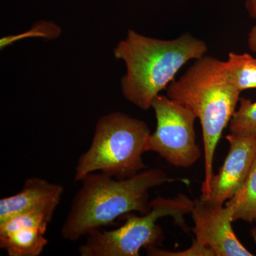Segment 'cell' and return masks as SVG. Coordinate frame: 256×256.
Wrapping results in <instances>:
<instances>
[{
	"label": "cell",
	"instance_id": "4fadbf2b",
	"mask_svg": "<svg viewBox=\"0 0 256 256\" xmlns=\"http://www.w3.org/2000/svg\"><path fill=\"white\" fill-rule=\"evenodd\" d=\"M238 110L234 112L229 124L232 134L256 136V101L240 98Z\"/></svg>",
	"mask_w": 256,
	"mask_h": 256
},
{
	"label": "cell",
	"instance_id": "7c38bea8",
	"mask_svg": "<svg viewBox=\"0 0 256 256\" xmlns=\"http://www.w3.org/2000/svg\"><path fill=\"white\" fill-rule=\"evenodd\" d=\"M226 204L233 206L234 222H256V159L242 188Z\"/></svg>",
	"mask_w": 256,
	"mask_h": 256
},
{
	"label": "cell",
	"instance_id": "2e32d148",
	"mask_svg": "<svg viewBox=\"0 0 256 256\" xmlns=\"http://www.w3.org/2000/svg\"><path fill=\"white\" fill-rule=\"evenodd\" d=\"M246 8L249 14L256 18V0H247ZM248 46L252 52L256 53V25L250 30L248 36Z\"/></svg>",
	"mask_w": 256,
	"mask_h": 256
},
{
	"label": "cell",
	"instance_id": "9c48e42d",
	"mask_svg": "<svg viewBox=\"0 0 256 256\" xmlns=\"http://www.w3.org/2000/svg\"><path fill=\"white\" fill-rule=\"evenodd\" d=\"M55 208L18 214L0 223V248L10 256H38L48 244L45 237Z\"/></svg>",
	"mask_w": 256,
	"mask_h": 256
},
{
	"label": "cell",
	"instance_id": "7a4b0ae2",
	"mask_svg": "<svg viewBox=\"0 0 256 256\" xmlns=\"http://www.w3.org/2000/svg\"><path fill=\"white\" fill-rule=\"evenodd\" d=\"M207 52L206 42L190 33L162 40L130 30L114 50V57L124 60L127 68L121 80L124 97L139 108L149 110L154 98L168 88L182 67Z\"/></svg>",
	"mask_w": 256,
	"mask_h": 256
},
{
	"label": "cell",
	"instance_id": "3957f363",
	"mask_svg": "<svg viewBox=\"0 0 256 256\" xmlns=\"http://www.w3.org/2000/svg\"><path fill=\"white\" fill-rule=\"evenodd\" d=\"M166 92L170 98L188 108L200 120L204 156L201 197L206 198L214 174L216 149L236 110L242 92L229 84L224 62L210 56L196 60L181 78L170 82Z\"/></svg>",
	"mask_w": 256,
	"mask_h": 256
},
{
	"label": "cell",
	"instance_id": "52a82bcc",
	"mask_svg": "<svg viewBox=\"0 0 256 256\" xmlns=\"http://www.w3.org/2000/svg\"><path fill=\"white\" fill-rule=\"evenodd\" d=\"M196 240L215 256H252L234 233L232 205H216L200 198L195 200L191 212Z\"/></svg>",
	"mask_w": 256,
	"mask_h": 256
},
{
	"label": "cell",
	"instance_id": "5bb4252c",
	"mask_svg": "<svg viewBox=\"0 0 256 256\" xmlns=\"http://www.w3.org/2000/svg\"><path fill=\"white\" fill-rule=\"evenodd\" d=\"M60 28L56 24L50 22L42 21L35 24L30 31L24 32L15 36H6L0 40L1 50L9 46L11 44L23 38L30 37H42V38L53 40L60 36Z\"/></svg>",
	"mask_w": 256,
	"mask_h": 256
},
{
	"label": "cell",
	"instance_id": "30bf717a",
	"mask_svg": "<svg viewBox=\"0 0 256 256\" xmlns=\"http://www.w3.org/2000/svg\"><path fill=\"white\" fill-rule=\"evenodd\" d=\"M63 193L62 185L40 178H28L20 192L0 200V223L28 210L56 208Z\"/></svg>",
	"mask_w": 256,
	"mask_h": 256
},
{
	"label": "cell",
	"instance_id": "8fae6325",
	"mask_svg": "<svg viewBox=\"0 0 256 256\" xmlns=\"http://www.w3.org/2000/svg\"><path fill=\"white\" fill-rule=\"evenodd\" d=\"M224 70L229 84L239 92L256 89V58L252 55L230 52Z\"/></svg>",
	"mask_w": 256,
	"mask_h": 256
},
{
	"label": "cell",
	"instance_id": "5b68a950",
	"mask_svg": "<svg viewBox=\"0 0 256 256\" xmlns=\"http://www.w3.org/2000/svg\"><path fill=\"white\" fill-rule=\"evenodd\" d=\"M194 201L184 194L174 198L158 196L150 202L146 214L126 215V223L110 230L101 228L88 234L86 242L80 246L82 256H139L142 248L158 247L162 242L163 232L156 222L164 216L174 218L175 223L188 232L185 214H191Z\"/></svg>",
	"mask_w": 256,
	"mask_h": 256
},
{
	"label": "cell",
	"instance_id": "277c9868",
	"mask_svg": "<svg viewBox=\"0 0 256 256\" xmlns=\"http://www.w3.org/2000/svg\"><path fill=\"white\" fill-rule=\"evenodd\" d=\"M151 132L148 124L120 112L102 116L96 124L90 148L79 158L74 180L100 172L124 180L146 169L142 154Z\"/></svg>",
	"mask_w": 256,
	"mask_h": 256
},
{
	"label": "cell",
	"instance_id": "ba28073f",
	"mask_svg": "<svg viewBox=\"0 0 256 256\" xmlns=\"http://www.w3.org/2000/svg\"><path fill=\"white\" fill-rule=\"evenodd\" d=\"M229 150L223 165L214 174L208 196L203 200L224 205L240 190L256 159V136L230 134Z\"/></svg>",
	"mask_w": 256,
	"mask_h": 256
},
{
	"label": "cell",
	"instance_id": "6da1fadb",
	"mask_svg": "<svg viewBox=\"0 0 256 256\" xmlns=\"http://www.w3.org/2000/svg\"><path fill=\"white\" fill-rule=\"evenodd\" d=\"M173 180L158 168L142 170L124 180L90 173L80 181L82 186L72 201L60 236L76 242L122 216L134 212L146 214L150 210L149 190Z\"/></svg>",
	"mask_w": 256,
	"mask_h": 256
},
{
	"label": "cell",
	"instance_id": "e0dca14e",
	"mask_svg": "<svg viewBox=\"0 0 256 256\" xmlns=\"http://www.w3.org/2000/svg\"><path fill=\"white\" fill-rule=\"evenodd\" d=\"M250 234H252V238L254 239V242H255V244H256V225L252 229Z\"/></svg>",
	"mask_w": 256,
	"mask_h": 256
},
{
	"label": "cell",
	"instance_id": "8992f818",
	"mask_svg": "<svg viewBox=\"0 0 256 256\" xmlns=\"http://www.w3.org/2000/svg\"><path fill=\"white\" fill-rule=\"evenodd\" d=\"M152 108L156 114V130L150 136L148 152L158 153L176 168H188L196 163L202 151L196 142V114L186 106L158 95Z\"/></svg>",
	"mask_w": 256,
	"mask_h": 256
},
{
	"label": "cell",
	"instance_id": "9a60e30c",
	"mask_svg": "<svg viewBox=\"0 0 256 256\" xmlns=\"http://www.w3.org/2000/svg\"><path fill=\"white\" fill-rule=\"evenodd\" d=\"M146 252L148 255L154 256H215L212 250L196 240L193 242L191 247L181 252H168L158 247H152L146 249Z\"/></svg>",
	"mask_w": 256,
	"mask_h": 256
}]
</instances>
